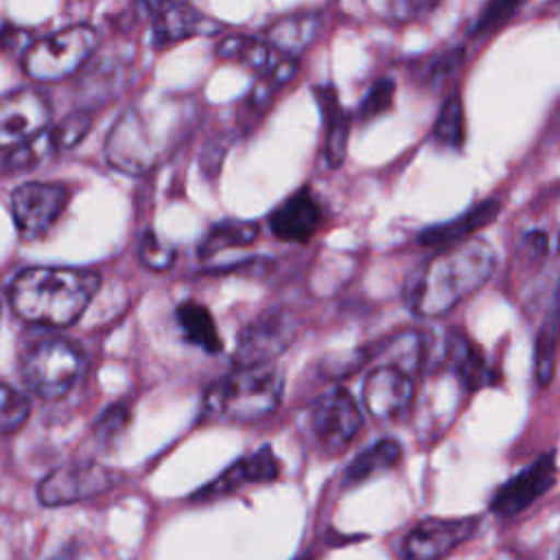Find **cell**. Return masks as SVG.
I'll list each match as a JSON object with an SVG mask.
<instances>
[{"mask_svg":"<svg viewBox=\"0 0 560 560\" xmlns=\"http://www.w3.org/2000/svg\"><path fill=\"white\" fill-rule=\"evenodd\" d=\"M192 118L195 107L182 98L140 101L127 107L109 129L105 158L122 173H147L171 155Z\"/></svg>","mask_w":560,"mask_h":560,"instance_id":"cell-1","label":"cell"},{"mask_svg":"<svg viewBox=\"0 0 560 560\" xmlns=\"http://www.w3.org/2000/svg\"><path fill=\"white\" fill-rule=\"evenodd\" d=\"M497 267V252L486 238H468L440 249L409 289V308L418 317H440L481 289Z\"/></svg>","mask_w":560,"mask_h":560,"instance_id":"cell-2","label":"cell"},{"mask_svg":"<svg viewBox=\"0 0 560 560\" xmlns=\"http://www.w3.org/2000/svg\"><path fill=\"white\" fill-rule=\"evenodd\" d=\"M98 284L101 278L85 269L26 267L13 278L9 300L22 319L66 328L85 313Z\"/></svg>","mask_w":560,"mask_h":560,"instance_id":"cell-3","label":"cell"},{"mask_svg":"<svg viewBox=\"0 0 560 560\" xmlns=\"http://www.w3.org/2000/svg\"><path fill=\"white\" fill-rule=\"evenodd\" d=\"M282 385V372L273 365L236 368L206 389L201 413L221 422L260 420L278 407Z\"/></svg>","mask_w":560,"mask_h":560,"instance_id":"cell-4","label":"cell"},{"mask_svg":"<svg viewBox=\"0 0 560 560\" xmlns=\"http://www.w3.org/2000/svg\"><path fill=\"white\" fill-rule=\"evenodd\" d=\"M22 378L44 400H59L81 381L85 359L79 346L68 339H42L22 357Z\"/></svg>","mask_w":560,"mask_h":560,"instance_id":"cell-5","label":"cell"},{"mask_svg":"<svg viewBox=\"0 0 560 560\" xmlns=\"http://www.w3.org/2000/svg\"><path fill=\"white\" fill-rule=\"evenodd\" d=\"M98 35L90 24L66 26L44 39L33 42L24 52V72L39 83L61 81L74 74L92 57Z\"/></svg>","mask_w":560,"mask_h":560,"instance_id":"cell-6","label":"cell"},{"mask_svg":"<svg viewBox=\"0 0 560 560\" xmlns=\"http://www.w3.org/2000/svg\"><path fill=\"white\" fill-rule=\"evenodd\" d=\"M361 409L354 398L343 387H332L317 396L311 405L308 427L319 444V448L328 455H337L346 451V446L354 440L361 429Z\"/></svg>","mask_w":560,"mask_h":560,"instance_id":"cell-7","label":"cell"},{"mask_svg":"<svg viewBox=\"0 0 560 560\" xmlns=\"http://www.w3.org/2000/svg\"><path fill=\"white\" fill-rule=\"evenodd\" d=\"M118 479L116 470L96 462H72L44 477L37 497L44 505H68L109 492Z\"/></svg>","mask_w":560,"mask_h":560,"instance_id":"cell-8","label":"cell"},{"mask_svg":"<svg viewBox=\"0 0 560 560\" xmlns=\"http://www.w3.org/2000/svg\"><path fill=\"white\" fill-rule=\"evenodd\" d=\"M479 516H429L402 540L405 560H444L475 536Z\"/></svg>","mask_w":560,"mask_h":560,"instance_id":"cell-9","label":"cell"},{"mask_svg":"<svg viewBox=\"0 0 560 560\" xmlns=\"http://www.w3.org/2000/svg\"><path fill=\"white\" fill-rule=\"evenodd\" d=\"M68 203V188L57 182H24L11 192V214L22 238L48 232Z\"/></svg>","mask_w":560,"mask_h":560,"instance_id":"cell-10","label":"cell"},{"mask_svg":"<svg viewBox=\"0 0 560 560\" xmlns=\"http://www.w3.org/2000/svg\"><path fill=\"white\" fill-rule=\"evenodd\" d=\"M295 337V322L284 311H267L252 319L236 343L234 363L238 368L271 365Z\"/></svg>","mask_w":560,"mask_h":560,"instance_id":"cell-11","label":"cell"},{"mask_svg":"<svg viewBox=\"0 0 560 560\" xmlns=\"http://www.w3.org/2000/svg\"><path fill=\"white\" fill-rule=\"evenodd\" d=\"M50 105L37 90H15L0 96V149L22 147L39 138L50 122Z\"/></svg>","mask_w":560,"mask_h":560,"instance_id":"cell-12","label":"cell"},{"mask_svg":"<svg viewBox=\"0 0 560 560\" xmlns=\"http://www.w3.org/2000/svg\"><path fill=\"white\" fill-rule=\"evenodd\" d=\"M556 475L558 468L553 453L540 455L536 462H532L527 468H523L518 475L497 488L490 501V510L501 518L521 514L536 499L549 492V488L556 483Z\"/></svg>","mask_w":560,"mask_h":560,"instance_id":"cell-13","label":"cell"},{"mask_svg":"<svg viewBox=\"0 0 560 560\" xmlns=\"http://www.w3.org/2000/svg\"><path fill=\"white\" fill-rule=\"evenodd\" d=\"M363 405L376 420L398 418L413 398V381L409 372L387 363L374 368L363 383Z\"/></svg>","mask_w":560,"mask_h":560,"instance_id":"cell-14","label":"cell"},{"mask_svg":"<svg viewBox=\"0 0 560 560\" xmlns=\"http://www.w3.org/2000/svg\"><path fill=\"white\" fill-rule=\"evenodd\" d=\"M142 7L153 18L155 48L173 46L182 39L217 31V24H212L203 13H199L192 4L186 2H151Z\"/></svg>","mask_w":560,"mask_h":560,"instance_id":"cell-15","label":"cell"},{"mask_svg":"<svg viewBox=\"0 0 560 560\" xmlns=\"http://www.w3.org/2000/svg\"><path fill=\"white\" fill-rule=\"evenodd\" d=\"M280 472V464L271 451V446H260L258 451L245 455L243 459L234 462L230 468H225L214 481H210L206 488H201L195 499L197 501H210L225 494H232L241 490L247 483H262L273 481Z\"/></svg>","mask_w":560,"mask_h":560,"instance_id":"cell-16","label":"cell"},{"mask_svg":"<svg viewBox=\"0 0 560 560\" xmlns=\"http://www.w3.org/2000/svg\"><path fill=\"white\" fill-rule=\"evenodd\" d=\"M322 225V208L308 188L287 197L271 214L269 228L280 241L306 243Z\"/></svg>","mask_w":560,"mask_h":560,"instance_id":"cell-17","label":"cell"},{"mask_svg":"<svg viewBox=\"0 0 560 560\" xmlns=\"http://www.w3.org/2000/svg\"><path fill=\"white\" fill-rule=\"evenodd\" d=\"M501 212V199L490 197V199H481L479 203L466 208L462 214L444 221V223H433L429 228H424L418 236L420 245L427 247H453L459 245L464 241H468L477 230H481L483 225L492 223Z\"/></svg>","mask_w":560,"mask_h":560,"instance_id":"cell-18","label":"cell"},{"mask_svg":"<svg viewBox=\"0 0 560 560\" xmlns=\"http://www.w3.org/2000/svg\"><path fill=\"white\" fill-rule=\"evenodd\" d=\"M322 18L319 13H293L276 20L267 28L265 42L287 59H293L304 52L319 35Z\"/></svg>","mask_w":560,"mask_h":560,"instance_id":"cell-19","label":"cell"},{"mask_svg":"<svg viewBox=\"0 0 560 560\" xmlns=\"http://www.w3.org/2000/svg\"><path fill=\"white\" fill-rule=\"evenodd\" d=\"M315 98L319 103V109L326 120V144L324 155L328 166H339L346 158L348 147V133H350V118L343 112L339 96L332 85H317Z\"/></svg>","mask_w":560,"mask_h":560,"instance_id":"cell-20","label":"cell"},{"mask_svg":"<svg viewBox=\"0 0 560 560\" xmlns=\"http://www.w3.org/2000/svg\"><path fill=\"white\" fill-rule=\"evenodd\" d=\"M558 348H560V287L549 315L538 328L536 343H534V374L540 387H547L549 381L553 378Z\"/></svg>","mask_w":560,"mask_h":560,"instance_id":"cell-21","label":"cell"},{"mask_svg":"<svg viewBox=\"0 0 560 560\" xmlns=\"http://www.w3.org/2000/svg\"><path fill=\"white\" fill-rule=\"evenodd\" d=\"M402 457V446L400 442L392 440V438H383L378 442H374L372 446H368L365 451H361L346 468L343 472V486H354L361 483L383 470L394 468Z\"/></svg>","mask_w":560,"mask_h":560,"instance_id":"cell-22","label":"cell"},{"mask_svg":"<svg viewBox=\"0 0 560 560\" xmlns=\"http://www.w3.org/2000/svg\"><path fill=\"white\" fill-rule=\"evenodd\" d=\"M177 322H179L182 332L188 343L199 346L201 350H206L210 354L221 352L223 341L219 337V330H217V324H214L210 311L203 304L192 302V300L182 302L177 306Z\"/></svg>","mask_w":560,"mask_h":560,"instance_id":"cell-23","label":"cell"},{"mask_svg":"<svg viewBox=\"0 0 560 560\" xmlns=\"http://www.w3.org/2000/svg\"><path fill=\"white\" fill-rule=\"evenodd\" d=\"M273 48L258 37L252 35H228L219 42L217 46V55L221 59H230L236 61L249 70L256 72H269L276 63H273Z\"/></svg>","mask_w":560,"mask_h":560,"instance_id":"cell-24","label":"cell"},{"mask_svg":"<svg viewBox=\"0 0 560 560\" xmlns=\"http://www.w3.org/2000/svg\"><path fill=\"white\" fill-rule=\"evenodd\" d=\"M258 236V225L254 221H241V219H230L214 223L208 234L199 241V258H212L225 249L234 247H245L254 243Z\"/></svg>","mask_w":560,"mask_h":560,"instance_id":"cell-25","label":"cell"},{"mask_svg":"<svg viewBox=\"0 0 560 560\" xmlns=\"http://www.w3.org/2000/svg\"><path fill=\"white\" fill-rule=\"evenodd\" d=\"M466 138L464 101L459 92H453L440 107L433 122V140L442 149H462Z\"/></svg>","mask_w":560,"mask_h":560,"instance_id":"cell-26","label":"cell"},{"mask_svg":"<svg viewBox=\"0 0 560 560\" xmlns=\"http://www.w3.org/2000/svg\"><path fill=\"white\" fill-rule=\"evenodd\" d=\"M451 348L448 354L453 359V370L457 374V378L468 387V389H479L486 378H488V368H486V359L483 354L462 335H453L451 337Z\"/></svg>","mask_w":560,"mask_h":560,"instance_id":"cell-27","label":"cell"},{"mask_svg":"<svg viewBox=\"0 0 560 560\" xmlns=\"http://www.w3.org/2000/svg\"><path fill=\"white\" fill-rule=\"evenodd\" d=\"M90 127H92V116L88 112L79 109V112L68 114L55 127H50L46 131V136H48V142H50L52 151L57 153V151H68L74 144H79L85 138V133L90 131Z\"/></svg>","mask_w":560,"mask_h":560,"instance_id":"cell-28","label":"cell"},{"mask_svg":"<svg viewBox=\"0 0 560 560\" xmlns=\"http://www.w3.org/2000/svg\"><path fill=\"white\" fill-rule=\"evenodd\" d=\"M28 413H31L28 398L20 389L7 383H0V433L18 431L26 422Z\"/></svg>","mask_w":560,"mask_h":560,"instance_id":"cell-29","label":"cell"},{"mask_svg":"<svg viewBox=\"0 0 560 560\" xmlns=\"http://www.w3.org/2000/svg\"><path fill=\"white\" fill-rule=\"evenodd\" d=\"M138 258L153 271H164L175 262V247L160 241L153 230H144L138 243Z\"/></svg>","mask_w":560,"mask_h":560,"instance_id":"cell-30","label":"cell"},{"mask_svg":"<svg viewBox=\"0 0 560 560\" xmlns=\"http://www.w3.org/2000/svg\"><path fill=\"white\" fill-rule=\"evenodd\" d=\"M394 90H396V85H394L392 79H378V81H374V83L370 85L368 94H365V96L361 98V103H359V109H357L359 120L368 122V120H372V118L385 114V112L392 107V103H394Z\"/></svg>","mask_w":560,"mask_h":560,"instance_id":"cell-31","label":"cell"},{"mask_svg":"<svg viewBox=\"0 0 560 560\" xmlns=\"http://www.w3.org/2000/svg\"><path fill=\"white\" fill-rule=\"evenodd\" d=\"M129 422V409L125 405H109L94 422V433L96 440L101 442H112L122 433V429Z\"/></svg>","mask_w":560,"mask_h":560,"instance_id":"cell-32","label":"cell"},{"mask_svg":"<svg viewBox=\"0 0 560 560\" xmlns=\"http://www.w3.org/2000/svg\"><path fill=\"white\" fill-rule=\"evenodd\" d=\"M521 9V2H490L477 18L475 26L470 33L479 35V33H488L499 28L501 24H505L516 11Z\"/></svg>","mask_w":560,"mask_h":560,"instance_id":"cell-33","label":"cell"},{"mask_svg":"<svg viewBox=\"0 0 560 560\" xmlns=\"http://www.w3.org/2000/svg\"><path fill=\"white\" fill-rule=\"evenodd\" d=\"M33 42L35 39L31 37L28 31L18 28L15 24L0 20V48L2 50H22V52H26L33 46Z\"/></svg>","mask_w":560,"mask_h":560,"instance_id":"cell-34","label":"cell"},{"mask_svg":"<svg viewBox=\"0 0 560 560\" xmlns=\"http://www.w3.org/2000/svg\"><path fill=\"white\" fill-rule=\"evenodd\" d=\"M462 61H464V48H462V46L451 48V50L442 52V55L435 59V63L429 68V74H431L433 81L440 83L442 79L451 77V74L462 66Z\"/></svg>","mask_w":560,"mask_h":560,"instance_id":"cell-35","label":"cell"},{"mask_svg":"<svg viewBox=\"0 0 560 560\" xmlns=\"http://www.w3.org/2000/svg\"><path fill=\"white\" fill-rule=\"evenodd\" d=\"M387 9L394 18L398 20H411V18H420L424 13H429L431 9H435V2H416V0H402V2H389Z\"/></svg>","mask_w":560,"mask_h":560,"instance_id":"cell-36","label":"cell"},{"mask_svg":"<svg viewBox=\"0 0 560 560\" xmlns=\"http://www.w3.org/2000/svg\"><path fill=\"white\" fill-rule=\"evenodd\" d=\"M556 560H560V549H558V558Z\"/></svg>","mask_w":560,"mask_h":560,"instance_id":"cell-37","label":"cell"},{"mask_svg":"<svg viewBox=\"0 0 560 560\" xmlns=\"http://www.w3.org/2000/svg\"><path fill=\"white\" fill-rule=\"evenodd\" d=\"M558 247H560V238H558Z\"/></svg>","mask_w":560,"mask_h":560,"instance_id":"cell-38","label":"cell"}]
</instances>
